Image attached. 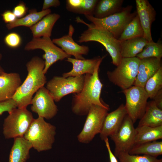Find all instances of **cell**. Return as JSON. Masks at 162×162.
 Segmentation results:
<instances>
[{"label":"cell","mask_w":162,"mask_h":162,"mask_svg":"<svg viewBox=\"0 0 162 162\" xmlns=\"http://www.w3.org/2000/svg\"><path fill=\"white\" fill-rule=\"evenodd\" d=\"M103 59L99 62L93 74L85 75L82 89L80 92L74 94L73 96L71 110L76 115H87L92 105L109 107L102 102L100 98L103 85L99 79L98 71Z\"/></svg>","instance_id":"6da1fadb"},{"label":"cell","mask_w":162,"mask_h":162,"mask_svg":"<svg viewBox=\"0 0 162 162\" xmlns=\"http://www.w3.org/2000/svg\"><path fill=\"white\" fill-rule=\"evenodd\" d=\"M45 65L44 59L37 56L33 57L27 63V77L12 98L18 108H26L31 104L34 94L46 83L43 73Z\"/></svg>","instance_id":"7a4b0ae2"},{"label":"cell","mask_w":162,"mask_h":162,"mask_svg":"<svg viewBox=\"0 0 162 162\" xmlns=\"http://www.w3.org/2000/svg\"><path fill=\"white\" fill-rule=\"evenodd\" d=\"M75 21L88 27L87 29L79 37L78 42L82 43L94 41L100 43L111 57L113 64L117 66L122 58L121 54V41L105 29L92 23H88L79 16L76 17Z\"/></svg>","instance_id":"3957f363"},{"label":"cell","mask_w":162,"mask_h":162,"mask_svg":"<svg viewBox=\"0 0 162 162\" xmlns=\"http://www.w3.org/2000/svg\"><path fill=\"white\" fill-rule=\"evenodd\" d=\"M56 127L41 117L34 119L23 137L38 152L49 150L55 141Z\"/></svg>","instance_id":"277c9868"},{"label":"cell","mask_w":162,"mask_h":162,"mask_svg":"<svg viewBox=\"0 0 162 162\" xmlns=\"http://www.w3.org/2000/svg\"><path fill=\"white\" fill-rule=\"evenodd\" d=\"M132 9V6L128 5L117 13L101 19L93 15L84 16L92 23L105 29L118 39L126 26L137 14L136 11L131 13Z\"/></svg>","instance_id":"5b68a950"},{"label":"cell","mask_w":162,"mask_h":162,"mask_svg":"<svg viewBox=\"0 0 162 162\" xmlns=\"http://www.w3.org/2000/svg\"><path fill=\"white\" fill-rule=\"evenodd\" d=\"M34 118L27 108H16L4 119L3 134L6 139L23 137Z\"/></svg>","instance_id":"8992f818"},{"label":"cell","mask_w":162,"mask_h":162,"mask_svg":"<svg viewBox=\"0 0 162 162\" xmlns=\"http://www.w3.org/2000/svg\"><path fill=\"white\" fill-rule=\"evenodd\" d=\"M140 59L136 57L122 58L117 67L112 71H108L109 80L123 90L133 85L137 76Z\"/></svg>","instance_id":"52a82bcc"},{"label":"cell","mask_w":162,"mask_h":162,"mask_svg":"<svg viewBox=\"0 0 162 162\" xmlns=\"http://www.w3.org/2000/svg\"><path fill=\"white\" fill-rule=\"evenodd\" d=\"M84 79L85 75L67 77L55 76L47 82L46 88L54 101L58 102L68 94L80 92L83 87Z\"/></svg>","instance_id":"ba28073f"},{"label":"cell","mask_w":162,"mask_h":162,"mask_svg":"<svg viewBox=\"0 0 162 162\" xmlns=\"http://www.w3.org/2000/svg\"><path fill=\"white\" fill-rule=\"evenodd\" d=\"M109 110V107L97 105H92L87 115L83 128L77 136L79 142L88 143L97 134L100 133Z\"/></svg>","instance_id":"9c48e42d"},{"label":"cell","mask_w":162,"mask_h":162,"mask_svg":"<svg viewBox=\"0 0 162 162\" xmlns=\"http://www.w3.org/2000/svg\"><path fill=\"white\" fill-rule=\"evenodd\" d=\"M36 49L42 50L45 53L42 56L45 62V67L43 70L44 74L47 73L50 68L56 62L71 56L57 47L53 42L50 37L33 38L24 47V50L27 51Z\"/></svg>","instance_id":"30bf717a"},{"label":"cell","mask_w":162,"mask_h":162,"mask_svg":"<svg viewBox=\"0 0 162 162\" xmlns=\"http://www.w3.org/2000/svg\"><path fill=\"white\" fill-rule=\"evenodd\" d=\"M122 92L126 98L127 115L134 124L144 114L149 97L144 88L138 86H133Z\"/></svg>","instance_id":"8fae6325"},{"label":"cell","mask_w":162,"mask_h":162,"mask_svg":"<svg viewBox=\"0 0 162 162\" xmlns=\"http://www.w3.org/2000/svg\"><path fill=\"white\" fill-rule=\"evenodd\" d=\"M134 124L127 115L118 129L110 136L115 143L114 154L116 157L121 153H128L134 146L135 135Z\"/></svg>","instance_id":"7c38bea8"},{"label":"cell","mask_w":162,"mask_h":162,"mask_svg":"<svg viewBox=\"0 0 162 162\" xmlns=\"http://www.w3.org/2000/svg\"><path fill=\"white\" fill-rule=\"evenodd\" d=\"M31 104L32 111L38 117L49 120L53 118L58 111L54 100L46 87L43 86L36 92Z\"/></svg>","instance_id":"4fadbf2b"},{"label":"cell","mask_w":162,"mask_h":162,"mask_svg":"<svg viewBox=\"0 0 162 162\" xmlns=\"http://www.w3.org/2000/svg\"><path fill=\"white\" fill-rule=\"evenodd\" d=\"M74 31L73 26L70 25L68 34L59 38L53 39L52 41L68 55L74 56L76 59H85L83 55L88 54L89 48L87 46L79 45L74 40L73 35Z\"/></svg>","instance_id":"5bb4252c"},{"label":"cell","mask_w":162,"mask_h":162,"mask_svg":"<svg viewBox=\"0 0 162 162\" xmlns=\"http://www.w3.org/2000/svg\"><path fill=\"white\" fill-rule=\"evenodd\" d=\"M136 12L144 32L143 37L148 42L153 41L151 28L156 19V12L147 0H136Z\"/></svg>","instance_id":"9a60e30c"},{"label":"cell","mask_w":162,"mask_h":162,"mask_svg":"<svg viewBox=\"0 0 162 162\" xmlns=\"http://www.w3.org/2000/svg\"><path fill=\"white\" fill-rule=\"evenodd\" d=\"M127 115L124 105L123 104H121L116 110L108 113L100 134L101 139L104 140L115 133L120 127Z\"/></svg>","instance_id":"2e32d148"},{"label":"cell","mask_w":162,"mask_h":162,"mask_svg":"<svg viewBox=\"0 0 162 162\" xmlns=\"http://www.w3.org/2000/svg\"><path fill=\"white\" fill-rule=\"evenodd\" d=\"M161 67L160 59L155 58L140 59L137 76L133 86L144 88L148 80Z\"/></svg>","instance_id":"e0dca14e"},{"label":"cell","mask_w":162,"mask_h":162,"mask_svg":"<svg viewBox=\"0 0 162 162\" xmlns=\"http://www.w3.org/2000/svg\"><path fill=\"white\" fill-rule=\"evenodd\" d=\"M21 84L18 73L5 72L0 75V102L12 99Z\"/></svg>","instance_id":"ac0fdd59"},{"label":"cell","mask_w":162,"mask_h":162,"mask_svg":"<svg viewBox=\"0 0 162 162\" xmlns=\"http://www.w3.org/2000/svg\"><path fill=\"white\" fill-rule=\"evenodd\" d=\"M104 56L97 57L91 59H78L68 57L66 61L73 65L72 69L70 71L63 73L62 75L64 77L76 76L86 74H92L99 62Z\"/></svg>","instance_id":"d6986e66"},{"label":"cell","mask_w":162,"mask_h":162,"mask_svg":"<svg viewBox=\"0 0 162 162\" xmlns=\"http://www.w3.org/2000/svg\"><path fill=\"white\" fill-rule=\"evenodd\" d=\"M60 15L55 13L49 14L30 28L33 38L50 37L53 28Z\"/></svg>","instance_id":"ffe728a7"},{"label":"cell","mask_w":162,"mask_h":162,"mask_svg":"<svg viewBox=\"0 0 162 162\" xmlns=\"http://www.w3.org/2000/svg\"><path fill=\"white\" fill-rule=\"evenodd\" d=\"M10 150L8 162H26L32 148L31 143L23 137L15 138Z\"/></svg>","instance_id":"44dd1931"},{"label":"cell","mask_w":162,"mask_h":162,"mask_svg":"<svg viewBox=\"0 0 162 162\" xmlns=\"http://www.w3.org/2000/svg\"><path fill=\"white\" fill-rule=\"evenodd\" d=\"M140 119L138 126L155 127L162 125V110L153 100L148 102L145 113Z\"/></svg>","instance_id":"7402d4cb"},{"label":"cell","mask_w":162,"mask_h":162,"mask_svg":"<svg viewBox=\"0 0 162 162\" xmlns=\"http://www.w3.org/2000/svg\"><path fill=\"white\" fill-rule=\"evenodd\" d=\"M162 139V125L153 127L147 126L135 128L134 145Z\"/></svg>","instance_id":"603a6c76"},{"label":"cell","mask_w":162,"mask_h":162,"mask_svg":"<svg viewBox=\"0 0 162 162\" xmlns=\"http://www.w3.org/2000/svg\"><path fill=\"white\" fill-rule=\"evenodd\" d=\"M121 41V54L122 58L136 57L148 42L143 37L133 38Z\"/></svg>","instance_id":"cb8c5ba5"},{"label":"cell","mask_w":162,"mask_h":162,"mask_svg":"<svg viewBox=\"0 0 162 162\" xmlns=\"http://www.w3.org/2000/svg\"><path fill=\"white\" fill-rule=\"evenodd\" d=\"M123 0H100L98 1L93 16L101 19L120 11L122 8Z\"/></svg>","instance_id":"d4e9b609"},{"label":"cell","mask_w":162,"mask_h":162,"mask_svg":"<svg viewBox=\"0 0 162 162\" xmlns=\"http://www.w3.org/2000/svg\"><path fill=\"white\" fill-rule=\"evenodd\" d=\"M51 13V10L50 9L39 12L35 9H33L29 10L28 14L26 15L21 18H17L14 22L7 24L6 26L8 30L20 26H24L30 28Z\"/></svg>","instance_id":"484cf974"},{"label":"cell","mask_w":162,"mask_h":162,"mask_svg":"<svg viewBox=\"0 0 162 162\" xmlns=\"http://www.w3.org/2000/svg\"><path fill=\"white\" fill-rule=\"evenodd\" d=\"M128 153L132 155L143 154L157 158L162 154V142L156 140L134 145Z\"/></svg>","instance_id":"4316f807"},{"label":"cell","mask_w":162,"mask_h":162,"mask_svg":"<svg viewBox=\"0 0 162 162\" xmlns=\"http://www.w3.org/2000/svg\"><path fill=\"white\" fill-rule=\"evenodd\" d=\"M143 36V31L136 14L126 26L118 40L123 41Z\"/></svg>","instance_id":"83f0119b"},{"label":"cell","mask_w":162,"mask_h":162,"mask_svg":"<svg viewBox=\"0 0 162 162\" xmlns=\"http://www.w3.org/2000/svg\"><path fill=\"white\" fill-rule=\"evenodd\" d=\"M136 57L140 59L155 58L161 59L162 57V43L160 39L157 42L153 41L148 42L142 51Z\"/></svg>","instance_id":"f1b7e54d"},{"label":"cell","mask_w":162,"mask_h":162,"mask_svg":"<svg viewBox=\"0 0 162 162\" xmlns=\"http://www.w3.org/2000/svg\"><path fill=\"white\" fill-rule=\"evenodd\" d=\"M144 88L149 98L152 99L162 89V67L148 80Z\"/></svg>","instance_id":"f546056e"},{"label":"cell","mask_w":162,"mask_h":162,"mask_svg":"<svg viewBox=\"0 0 162 162\" xmlns=\"http://www.w3.org/2000/svg\"><path fill=\"white\" fill-rule=\"evenodd\" d=\"M117 158L120 162H159L161 160L149 155H132L128 152L121 153Z\"/></svg>","instance_id":"4dcf8cb0"},{"label":"cell","mask_w":162,"mask_h":162,"mask_svg":"<svg viewBox=\"0 0 162 162\" xmlns=\"http://www.w3.org/2000/svg\"><path fill=\"white\" fill-rule=\"evenodd\" d=\"M98 0H82L79 7L75 13L85 15H93L94 11L98 2Z\"/></svg>","instance_id":"1f68e13d"},{"label":"cell","mask_w":162,"mask_h":162,"mask_svg":"<svg viewBox=\"0 0 162 162\" xmlns=\"http://www.w3.org/2000/svg\"><path fill=\"white\" fill-rule=\"evenodd\" d=\"M4 41L8 47L12 48H16L21 45L22 39L19 34L15 32H12L6 36Z\"/></svg>","instance_id":"d6a6232c"},{"label":"cell","mask_w":162,"mask_h":162,"mask_svg":"<svg viewBox=\"0 0 162 162\" xmlns=\"http://www.w3.org/2000/svg\"><path fill=\"white\" fill-rule=\"evenodd\" d=\"M17 107L16 104L13 99L0 102V116L5 112L9 113Z\"/></svg>","instance_id":"836d02e7"},{"label":"cell","mask_w":162,"mask_h":162,"mask_svg":"<svg viewBox=\"0 0 162 162\" xmlns=\"http://www.w3.org/2000/svg\"><path fill=\"white\" fill-rule=\"evenodd\" d=\"M27 10L25 4L21 2L14 7L12 12L17 18H20L25 16Z\"/></svg>","instance_id":"e575fe53"},{"label":"cell","mask_w":162,"mask_h":162,"mask_svg":"<svg viewBox=\"0 0 162 162\" xmlns=\"http://www.w3.org/2000/svg\"><path fill=\"white\" fill-rule=\"evenodd\" d=\"M82 0H67L66 2V8L69 11L75 13L79 7Z\"/></svg>","instance_id":"d590c367"},{"label":"cell","mask_w":162,"mask_h":162,"mask_svg":"<svg viewBox=\"0 0 162 162\" xmlns=\"http://www.w3.org/2000/svg\"><path fill=\"white\" fill-rule=\"evenodd\" d=\"M2 16L3 21L7 24L14 22L17 18L12 11L9 10L4 11L2 14Z\"/></svg>","instance_id":"8d00e7d4"},{"label":"cell","mask_w":162,"mask_h":162,"mask_svg":"<svg viewBox=\"0 0 162 162\" xmlns=\"http://www.w3.org/2000/svg\"><path fill=\"white\" fill-rule=\"evenodd\" d=\"M60 4V2L58 0H44L42 10L49 9L51 7H56L59 6Z\"/></svg>","instance_id":"74e56055"},{"label":"cell","mask_w":162,"mask_h":162,"mask_svg":"<svg viewBox=\"0 0 162 162\" xmlns=\"http://www.w3.org/2000/svg\"><path fill=\"white\" fill-rule=\"evenodd\" d=\"M104 141L108 152L110 162H118L116 157L112 152L108 138H106Z\"/></svg>","instance_id":"f35d334b"},{"label":"cell","mask_w":162,"mask_h":162,"mask_svg":"<svg viewBox=\"0 0 162 162\" xmlns=\"http://www.w3.org/2000/svg\"><path fill=\"white\" fill-rule=\"evenodd\" d=\"M157 106L162 110V89L160 90L153 99Z\"/></svg>","instance_id":"ab89813d"},{"label":"cell","mask_w":162,"mask_h":162,"mask_svg":"<svg viewBox=\"0 0 162 162\" xmlns=\"http://www.w3.org/2000/svg\"><path fill=\"white\" fill-rule=\"evenodd\" d=\"M2 55L1 52L0 50V62L2 59ZM5 72V71L3 69L2 67L0 64V75Z\"/></svg>","instance_id":"60d3db41"},{"label":"cell","mask_w":162,"mask_h":162,"mask_svg":"<svg viewBox=\"0 0 162 162\" xmlns=\"http://www.w3.org/2000/svg\"><path fill=\"white\" fill-rule=\"evenodd\" d=\"M159 162H162V159H161V160Z\"/></svg>","instance_id":"b9f144b4"}]
</instances>
